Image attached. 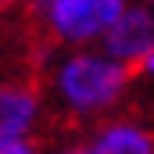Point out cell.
<instances>
[{
  "label": "cell",
  "mask_w": 154,
  "mask_h": 154,
  "mask_svg": "<svg viewBox=\"0 0 154 154\" xmlns=\"http://www.w3.org/2000/svg\"><path fill=\"white\" fill-rule=\"evenodd\" d=\"M136 68L111 57L100 43L61 47L43 72V97L72 122H100L115 115L133 93Z\"/></svg>",
  "instance_id": "obj_1"
},
{
  "label": "cell",
  "mask_w": 154,
  "mask_h": 154,
  "mask_svg": "<svg viewBox=\"0 0 154 154\" xmlns=\"http://www.w3.org/2000/svg\"><path fill=\"white\" fill-rule=\"evenodd\" d=\"M129 0H50L36 11L43 32L57 47H93L111 29Z\"/></svg>",
  "instance_id": "obj_2"
},
{
  "label": "cell",
  "mask_w": 154,
  "mask_h": 154,
  "mask_svg": "<svg viewBox=\"0 0 154 154\" xmlns=\"http://www.w3.org/2000/svg\"><path fill=\"white\" fill-rule=\"evenodd\" d=\"M47 97L29 82H0V154H32Z\"/></svg>",
  "instance_id": "obj_3"
},
{
  "label": "cell",
  "mask_w": 154,
  "mask_h": 154,
  "mask_svg": "<svg viewBox=\"0 0 154 154\" xmlns=\"http://www.w3.org/2000/svg\"><path fill=\"white\" fill-rule=\"evenodd\" d=\"M100 47L111 57H118V61L136 68L154 50V7L143 4V0H129L122 7V14L111 22V29L104 32Z\"/></svg>",
  "instance_id": "obj_4"
},
{
  "label": "cell",
  "mask_w": 154,
  "mask_h": 154,
  "mask_svg": "<svg viewBox=\"0 0 154 154\" xmlns=\"http://www.w3.org/2000/svg\"><path fill=\"white\" fill-rule=\"evenodd\" d=\"M86 154H154V129L136 118H100L82 140Z\"/></svg>",
  "instance_id": "obj_5"
},
{
  "label": "cell",
  "mask_w": 154,
  "mask_h": 154,
  "mask_svg": "<svg viewBox=\"0 0 154 154\" xmlns=\"http://www.w3.org/2000/svg\"><path fill=\"white\" fill-rule=\"evenodd\" d=\"M136 79H143V82H147V90H154V50L140 61V65H136Z\"/></svg>",
  "instance_id": "obj_6"
},
{
  "label": "cell",
  "mask_w": 154,
  "mask_h": 154,
  "mask_svg": "<svg viewBox=\"0 0 154 154\" xmlns=\"http://www.w3.org/2000/svg\"><path fill=\"white\" fill-rule=\"evenodd\" d=\"M47 4H50V0H29V7H32V14H36V11H43Z\"/></svg>",
  "instance_id": "obj_7"
},
{
  "label": "cell",
  "mask_w": 154,
  "mask_h": 154,
  "mask_svg": "<svg viewBox=\"0 0 154 154\" xmlns=\"http://www.w3.org/2000/svg\"><path fill=\"white\" fill-rule=\"evenodd\" d=\"M18 0H0V11H7V7H14Z\"/></svg>",
  "instance_id": "obj_8"
},
{
  "label": "cell",
  "mask_w": 154,
  "mask_h": 154,
  "mask_svg": "<svg viewBox=\"0 0 154 154\" xmlns=\"http://www.w3.org/2000/svg\"><path fill=\"white\" fill-rule=\"evenodd\" d=\"M143 4H151V7H154V0H143Z\"/></svg>",
  "instance_id": "obj_9"
}]
</instances>
